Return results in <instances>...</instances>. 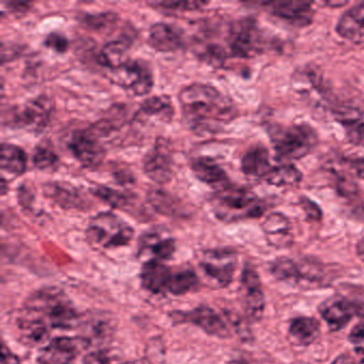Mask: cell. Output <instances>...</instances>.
I'll list each match as a JSON object with an SVG mask.
<instances>
[{
  "label": "cell",
  "mask_w": 364,
  "mask_h": 364,
  "mask_svg": "<svg viewBox=\"0 0 364 364\" xmlns=\"http://www.w3.org/2000/svg\"><path fill=\"white\" fill-rule=\"evenodd\" d=\"M149 44L159 53H173L184 46L180 29L168 23H155L149 31Z\"/></svg>",
  "instance_id": "25"
},
{
  "label": "cell",
  "mask_w": 364,
  "mask_h": 364,
  "mask_svg": "<svg viewBox=\"0 0 364 364\" xmlns=\"http://www.w3.org/2000/svg\"><path fill=\"white\" fill-rule=\"evenodd\" d=\"M129 43L124 40H114L105 44L100 52L97 61L108 71H114L122 67L129 60Z\"/></svg>",
  "instance_id": "30"
},
{
  "label": "cell",
  "mask_w": 364,
  "mask_h": 364,
  "mask_svg": "<svg viewBox=\"0 0 364 364\" xmlns=\"http://www.w3.org/2000/svg\"><path fill=\"white\" fill-rule=\"evenodd\" d=\"M124 364H146L144 363V362H141V361H136V362H125Z\"/></svg>",
  "instance_id": "48"
},
{
  "label": "cell",
  "mask_w": 364,
  "mask_h": 364,
  "mask_svg": "<svg viewBox=\"0 0 364 364\" xmlns=\"http://www.w3.org/2000/svg\"><path fill=\"white\" fill-rule=\"evenodd\" d=\"M176 252V240L165 232L150 230L138 240V257L144 263L150 261L167 262Z\"/></svg>",
  "instance_id": "16"
},
{
  "label": "cell",
  "mask_w": 364,
  "mask_h": 364,
  "mask_svg": "<svg viewBox=\"0 0 364 364\" xmlns=\"http://www.w3.org/2000/svg\"><path fill=\"white\" fill-rule=\"evenodd\" d=\"M171 318L174 323H193V325L201 328L210 336L220 338L230 336V330L225 319L210 306H198V308L185 311V312L176 311L172 313Z\"/></svg>",
  "instance_id": "14"
},
{
  "label": "cell",
  "mask_w": 364,
  "mask_h": 364,
  "mask_svg": "<svg viewBox=\"0 0 364 364\" xmlns=\"http://www.w3.org/2000/svg\"><path fill=\"white\" fill-rule=\"evenodd\" d=\"M112 349L97 348L85 357L84 364H124Z\"/></svg>",
  "instance_id": "39"
},
{
  "label": "cell",
  "mask_w": 364,
  "mask_h": 364,
  "mask_svg": "<svg viewBox=\"0 0 364 364\" xmlns=\"http://www.w3.org/2000/svg\"><path fill=\"white\" fill-rule=\"evenodd\" d=\"M1 364H21L20 359L6 346V344H4L1 348Z\"/></svg>",
  "instance_id": "44"
},
{
  "label": "cell",
  "mask_w": 364,
  "mask_h": 364,
  "mask_svg": "<svg viewBox=\"0 0 364 364\" xmlns=\"http://www.w3.org/2000/svg\"><path fill=\"white\" fill-rule=\"evenodd\" d=\"M300 203H301L302 210H304V213H306L309 218L312 219V220H319V219H321V210H319L318 206H317L314 202L306 199V198H301Z\"/></svg>",
  "instance_id": "43"
},
{
  "label": "cell",
  "mask_w": 364,
  "mask_h": 364,
  "mask_svg": "<svg viewBox=\"0 0 364 364\" xmlns=\"http://www.w3.org/2000/svg\"><path fill=\"white\" fill-rule=\"evenodd\" d=\"M265 5L272 16L291 26H308L314 18V8L309 1H274Z\"/></svg>",
  "instance_id": "18"
},
{
  "label": "cell",
  "mask_w": 364,
  "mask_h": 364,
  "mask_svg": "<svg viewBox=\"0 0 364 364\" xmlns=\"http://www.w3.org/2000/svg\"><path fill=\"white\" fill-rule=\"evenodd\" d=\"M185 124L198 136L213 135L237 116L235 104L206 84H191L178 93Z\"/></svg>",
  "instance_id": "1"
},
{
  "label": "cell",
  "mask_w": 364,
  "mask_h": 364,
  "mask_svg": "<svg viewBox=\"0 0 364 364\" xmlns=\"http://www.w3.org/2000/svg\"><path fill=\"white\" fill-rule=\"evenodd\" d=\"M33 163L37 169L50 170L57 167L59 157L54 146L48 140L40 142L33 151Z\"/></svg>",
  "instance_id": "36"
},
{
  "label": "cell",
  "mask_w": 364,
  "mask_h": 364,
  "mask_svg": "<svg viewBox=\"0 0 364 364\" xmlns=\"http://www.w3.org/2000/svg\"><path fill=\"white\" fill-rule=\"evenodd\" d=\"M23 308L39 317L50 330H73L80 327L82 315L78 313L67 293L56 287L33 291Z\"/></svg>",
  "instance_id": "2"
},
{
  "label": "cell",
  "mask_w": 364,
  "mask_h": 364,
  "mask_svg": "<svg viewBox=\"0 0 364 364\" xmlns=\"http://www.w3.org/2000/svg\"><path fill=\"white\" fill-rule=\"evenodd\" d=\"M332 364H355V360L348 355H342L336 358Z\"/></svg>",
  "instance_id": "46"
},
{
  "label": "cell",
  "mask_w": 364,
  "mask_h": 364,
  "mask_svg": "<svg viewBox=\"0 0 364 364\" xmlns=\"http://www.w3.org/2000/svg\"><path fill=\"white\" fill-rule=\"evenodd\" d=\"M156 9L169 10V11L188 12L197 11L208 5L206 1H161V3H149Z\"/></svg>",
  "instance_id": "38"
},
{
  "label": "cell",
  "mask_w": 364,
  "mask_h": 364,
  "mask_svg": "<svg viewBox=\"0 0 364 364\" xmlns=\"http://www.w3.org/2000/svg\"><path fill=\"white\" fill-rule=\"evenodd\" d=\"M86 234L95 246L116 249L129 245L135 231L129 223L114 212H103L90 219Z\"/></svg>",
  "instance_id": "5"
},
{
  "label": "cell",
  "mask_w": 364,
  "mask_h": 364,
  "mask_svg": "<svg viewBox=\"0 0 364 364\" xmlns=\"http://www.w3.org/2000/svg\"><path fill=\"white\" fill-rule=\"evenodd\" d=\"M44 195L65 210H87L90 205V200L77 187L67 182L46 183Z\"/></svg>",
  "instance_id": "20"
},
{
  "label": "cell",
  "mask_w": 364,
  "mask_h": 364,
  "mask_svg": "<svg viewBox=\"0 0 364 364\" xmlns=\"http://www.w3.org/2000/svg\"><path fill=\"white\" fill-rule=\"evenodd\" d=\"M321 326L313 317H297L289 323V340L295 346H309L317 340Z\"/></svg>",
  "instance_id": "28"
},
{
  "label": "cell",
  "mask_w": 364,
  "mask_h": 364,
  "mask_svg": "<svg viewBox=\"0 0 364 364\" xmlns=\"http://www.w3.org/2000/svg\"><path fill=\"white\" fill-rule=\"evenodd\" d=\"M90 348L82 336H57L40 349L39 364H72L82 351Z\"/></svg>",
  "instance_id": "11"
},
{
  "label": "cell",
  "mask_w": 364,
  "mask_h": 364,
  "mask_svg": "<svg viewBox=\"0 0 364 364\" xmlns=\"http://www.w3.org/2000/svg\"><path fill=\"white\" fill-rule=\"evenodd\" d=\"M270 270L276 279L283 282L296 283L302 279L299 266L293 259L287 257L274 259L270 266Z\"/></svg>",
  "instance_id": "35"
},
{
  "label": "cell",
  "mask_w": 364,
  "mask_h": 364,
  "mask_svg": "<svg viewBox=\"0 0 364 364\" xmlns=\"http://www.w3.org/2000/svg\"><path fill=\"white\" fill-rule=\"evenodd\" d=\"M319 314L332 331H338L343 329L353 316L364 318V304L333 296L328 298L319 306Z\"/></svg>",
  "instance_id": "15"
},
{
  "label": "cell",
  "mask_w": 364,
  "mask_h": 364,
  "mask_svg": "<svg viewBox=\"0 0 364 364\" xmlns=\"http://www.w3.org/2000/svg\"><path fill=\"white\" fill-rule=\"evenodd\" d=\"M77 329L80 332L78 336L85 338L89 346L95 347L109 340L112 330V319L106 317L103 313L82 315Z\"/></svg>",
  "instance_id": "24"
},
{
  "label": "cell",
  "mask_w": 364,
  "mask_h": 364,
  "mask_svg": "<svg viewBox=\"0 0 364 364\" xmlns=\"http://www.w3.org/2000/svg\"><path fill=\"white\" fill-rule=\"evenodd\" d=\"M210 204L217 219L227 223L259 218L266 210L265 203L253 191L231 184L215 191Z\"/></svg>",
  "instance_id": "3"
},
{
  "label": "cell",
  "mask_w": 364,
  "mask_h": 364,
  "mask_svg": "<svg viewBox=\"0 0 364 364\" xmlns=\"http://www.w3.org/2000/svg\"><path fill=\"white\" fill-rule=\"evenodd\" d=\"M336 119L353 144L364 146V116L361 112L350 107L341 108L336 112Z\"/></svg>",
  "instance_id": "31"
},
{
  "label": "cell",
  "mask_w": 364,
  "mask_h": 364,
  "mask_svg": "<svg viewBox=\"0 0 364 364\" xmlns=\"http://www.w3.org/2000/svg\"><path fill=\"white\" fill-rule=\"evenodd\" d=\"M358 364H364V359L361 360V361H360V363H358Z\"/></svg>",
  "instance_id": "49"
},
{
  "label": "cell",
  "mask_w": 364,
  "mask_h": 364,
  "mask_svg": "<svg viewBox=\"0 0 364 364\" xmlns=\"http://www.w3.org/2000/svg\"><path fill=\"white\" fill-rule=\"evenodd\" d=\"M90 193L99 198L105 203L119 210H125L132 204V197L129 193H123L118 189L110 188L105 185H95L90 188Z\"/></svg>",
  "instance_id": "34"
},
{
  "label": "cell",
  "mask_w": 364,
  "mask_h": 364,
  "mask_svg": "<svg viewBox=\"0 0 364 364\" xmlns=\"http://www.w3.org/2000/svg\"><path fill=\"white\" fill-rule=\"evenodd\" d=\"M240 167L247 176L265 180L274 166L272 165L268 151L264 146H255L249 149L242 156Z\"/></svg>",
  "instance_id": "27"
},
{
  "label": "cell",
  "mask_w": 364,
  "mask_h": 364,
  "mask_svg": "<svg viewBox=\"0 0 364 364\" xmlns=\"http://www.w3.org/2000/svg\"><path fill=\"white\" fill-rule=\"evenodd\" d=\"M189 166L198 181L216 191L225 188L230 185L227 172L212 157H195L191 159Z\"/></svg>",
  "instance_id": "22"
},
{
  "label": "cell",
  "mask_w": 364,
  "mask_h": 364,
  "mask_svg": "<svg viewBox=\"0 0 364 364\" xmlns=\"http://www.w3.org/2000/svg\"><path fill=\"white\" fill-rule=\"evenodd\" d=\"M302 174L299 170L289 163L274 166L269 176L265 178L268 184L277 187L297 186L301 182Z\"/></svg>",
  "instance_id": "32"
},
{
  "label": "cell",
  "mask_w": 364,
  "mask_h": 364,
  "mask_svg": "<svg viewBox=\"0 0 364 364\" xmlns=\"http://www.w3.org/2000/svg\"><path fill=\"white\" fill-rule=\"evenodd\" d=\"M119 16L112 12H106V14H84L80 18V22L85 25L87 28L93 31H104L109 29L118 22Z\"/></svg>",
  "instance_id": "37"
},
{
  "label": "cell",
  "mask_w": 364,
  "mask_h": 364,
  "mask_svg": "<svg viewBox=\"0 0 364 364\" xmlns=\"http://www.w3.org/2000/svg\"><path fill=\"white\" fill-rule=\"evenodd\" d=\"M200 287V279L193 268L180 267L174 269L170 293L172 295L181 296L197 291Z\"/></svg>",
  "instance_id": "33"
},
{
  "label": "cell",
  "mask_w": 364,
  "mask_h": 364,
  "mask_svg": "<svg viewBox=\"0 0 364 364\" xmlns=\"http://www.w3.org/2000/svg\"><path fill=\"white\" fill-rule=\"evenodd\" d=\"M230 56L251 59L259 56L265 48V38L257 21L242 18L230 24L227 33Z\"/></svg>",
  "instance_id": "8"
},
{
  "label": "cell",
  "mask_w": 364,
  "mask_h": 364,
  "mask_svg": "<svg viewBox=\"0 0 364 364\" xmlns=\"http://www.w3.org/2000/svg\"><path fill=\"white\" fill-rule=\"evenodd\" d=\"M29 4L27 3H10L8 4V9L12 12H25L27 9H29Z\"/></svg>",
  "instance_id": "45"
},
{
  "label": "cell",
  "mask_w": 364,
  "mask_h": 364,
  "mask_svg": "<svg viewBox=\"0 0 364 364\" xmlns=\"http://www.w3.org/2000/svg\"><path fill=\"white\" fill-rule=\"evenodd\" d=\"M108 77L112 84L135 97L149 95L154 86L152 68L142 59H129L122 67L109 71Z\"/></svg>",
  "instance_id": "9"
},
{
  "label": "cell",
  "mask_w": 364,
  "mask_h": 364,
  "mask_svg": "<svg viewBox=\"0 0 364 364\" xmlns=\"http://www.w3.org/2000/svg\"><path fill=\"white\" fill-rule=\"evenodd\" d=\"M237 255L231 249H210L198 255V267L204 282L212 289H225L233 281Z\"/></svg>",
  "instance_id": "6"
},
{
  "label": "cell",
  "mask_w": 364,
  "mask_h": 364,
  "mask_svg": "<svg viewBox=\"0 0 364 364\" xmlns=\"http://www.w3.org/2000/svg\"><path fill=\"white\" fill-rule=\"evenodd\" d=\"M16 336L28 347L46 346L50 341V328L39 317L22 308L16 317Z\"/></svg>",
  "instance_id": "17"
},
{
  "label": "cell",
  "mask_w": 364,
  "mask_h": 364,
  "mask_svg": "<svg viewBox=\"0 0 364 364\" xmlns=\"http://www.w3.org/2000/svg\"><path fill=\"white\" fill-rule=\"evenodd\" d=\"M357 255L364 263V237L361 238L357 245Z\"/></svg>",
  "instance_id": "47"
},
{
  "label": "cell",
  "mask_w": 364,
  "mask_h": 364,
  "mask_svg": "<svg viewBox=\"0 0 364 364\" xmlns=\"http://www.w3.org/2000/svg\"><path fill=\"white\" fill-rule=\"evenodd\" d=\"M144 171L159 185L168 184L173 176V155L167 140L159 138L144 159Z\"/></svg>",
  "instance_id": "13"
},
{
  "label": "cell",
  "mask_w": 364,
  "mask_h": 364,
  "mask_svg": "<svg viewBox=\"0 0 364 364\" xmlns=\"http://www.w3.org/2000/svg\"><path fill=\"white\" fill-rule=\"evenodd\" d=\"M270 138L277 156L284 163L308 156L318 144V136L308 124L272 127Z\"/></svg>",
  "instance_id": "4"
},
{
  "label": "cell",
  "mask_w": 364,
  "mask_h": 364,
  "mask_svg": "<svg viewBox=\"0 0 364 364\" xmlns=\"http://www.w3.org/2000/svg\"><path fill=\"white\" fill-rule=\"evenodd\" d=\"M173 274L174 268L165 262H146L142 265L140 280L146 291L154 295H165L170 293Z\"/></svg>",
  "instance_id": "19"
},
{
  "label": "cell",
  "mask_w": 364,
  "mask_h": 364,
  "mask_svg": "<svg viewBox=\"0 0 364 364\" xmlns=\"http://www.w3.org/2000/svg\"><path fill=\"white\" fill-rule=\"evenodd\" d=\"M343 161L358 178L364 180V157H346Z\"/></svg>",
  "instance_id": "42"
},
{
  "label": "cell",
  "mask_w": 364,
  "mask_h": 364,
  "mask_svg": "<svg viewBox=\"0 0 364 364\" xmlns=\"http://www.w3.org/2000/svg\"><path fill=\"white\" fill-rule=\"evenodd\" d=\"M349 341L358 353L364 355V323H359L351 330L349 333Z\"/></svg>",
  "instance_id": "41"
},
{
  "label": "cell",
  "mask_w": 364,
  "mask_h": 364,
  "mask_svg": "<svg viewBox=\"0 0 364 364\" xmlns=\"http://www.w3.org/2000/svg\"><path fill=\"white\" fill-rule=\"evenodd\" d=\"M0 167L1 171L20 176L25 173L27 168V155L22 148L16 144L3 142L0 149Z\"/></svg>",
  "instance_id": "29"
},
{
  "label": "cell",
  "mask_w": 364,
  "mask_h": 364,
  "mask_svg": "<svg viewBox=\"0 0 364 364\" xmlns=\"http://www.w3.org/2000/svg\"><path fill=\"white\" fill-rule=\"evenodd\" d=\"M174 117V106L168 95H156L148 97L142 102L135 114L137 122L146 124L153 121L167 124Z\"/></svg>",
  "instance_id": "21"
},
{
  "label": "cell",
  "mask_w": 364,
  "mask_h": 364,
  "mask_svg": "<svg viewBox=\"0 0 364 364\" xmlns=\"http://www.w3.org/2000/svg\"><path fill=\"white\" fill-rule=\"evenodd\" d=\"M44 46L50 50H55L58 54H65L69 50V40L59 33H50L44 39Z\"/></svg>",
  "instance_id": "40"
},
{
  "label": "cell",
  "mask_w": 364,
  "mask_h": 364,
  "mask_svg": "<svg viewBox=\"0 0 364 364\" xmlns=\"http://www.w3.org/2000/svg\"><path fill=\"white\" fill-rule=\"evenodd\" d=\"M266 240L270 246L277 249L289 248L294 242L291 221L281 213L268 215L262 225Z\"/></svg>",
  "instance_id": "23"
},
{
  "label": "cell",
  "mask_w": 364,
  "mask_h": 364,
  "mask_svg": "<svg viewBox=\"0 0 364 364\" xmlns=\"http://www.w3.org/2000/svg\"><path fill=\"white\" fill-rule=\"evenodd\" d=\"M340 37L353 43H364V1L347 10L336 25Z\"/></svg>",
  "instance_id": "26"
},
{
  "label": "cell",
  "mask_w": 364,
  "mask_h": 364,
  "mask_svg": "<svg viewBox=\"0 0 364 364\" xmlns=\"http://www.w3.org/2000/svg\"><path fill=\"white\" fill-rule=\"evenodd\" d=\"M54 103L46 95L29 100L22 105L14 106L4 117V123L12 129H25L31 133L43 131L52 120Z\"/></svg>",
  "instance_id": "7"
},
{
  "label": "cell",
  "mask_w": 364,
  "mask_h": 364,
  "mask_svg": "<svg viewBox=\"0 0 364 364\" xmlns=\"http://www.w3.org/2000/svg\"><path fill=\"white\" fill-rule=\"evenodd\" d=\"M240 297L245 314L250 321L262 319L265 309V296L257 270L246 266L240 278Z\"/></svg>",
  "instance_id": "12"
},
{
  "label": "cell",
  "mask_w": 364,
  "mask_h": 364,
  "mask_svg": "<svg viewBox=\"0 0 364 364\" xmlns=\"http://www.w3.org/2000/svg\"><path fill=\"white\" fill-rule=\"evenodd\" d=\"M68 148L80 165L88 169H95L103 163L106 150L101 138L92 127L75 129L70 136Z\"/></svg>",
  "instance_id": "10"
}]
</instances>
